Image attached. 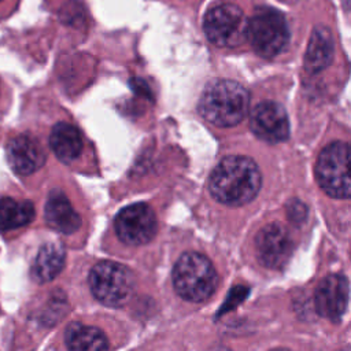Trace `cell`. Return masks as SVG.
Instances as JSON below:
<instances>
[{"mask_svg":"<svg viewBox=\"0 0 351 351\" xmlns=\"http://www.w3.org/2000/svg\"><path fill=\"white\" fill-rule=\"evenodd\" d=\"M333 55V38L330 30L325 26H318L314 29L306 56H304V67L308 73L315 74L322 71L332 60Z\"/></svg>","mask_w":351,"mask_h":351,"instance_id":"obj_14","label":"cell"},{"mask_svg":"<svg viewBox=\"0 0 351 351\" xmlns=\"http://www.w3.org/2000/svg\"><path fill=\"white\" fill-rule=\"evenodd\" d=\"M250 95L236 81L221 80L210 84L199 101V112L210 123L219 128L237 125L247 114Z\"/></svg>","mask_w":351,"mask_h":351,"instance_id":"obj_2","label":"cell"},{"mask_svg":"<svg viewBox=\"0 0 351 351\" xmlns=\"http://www.w3.org/2000/svg\"><path fill=\"white\" fill-rule=\"evenodd\" d=\"M64 251L62 245L49 243L40 248L32 266V277L37 282L53 280L64 266Z\"/></svg>","mask_w":351,"mask_h":351,"instance_id":"obj_17","label":"cell"},{"mask_svg":"<svg viewBox=\"0 0 351 351\" xmlns=\"http://www.w3.org/2000/svg\"><path fill=\"white\" fill-rule=\"evenodd\" d=\"M270 351H288L285 348H274V350H270Z\"/></svg>","mask_w":351,"mask_h":351,"instance_id":"obj_19","label":"cell"},{"mask_svg":"<svg viewBox=\"0 0 351 351\" xmlns=\"http://www.w3.org/2000/svg\"><path fill=\"white\" fill-rule=\"evenodd\" d=\"M314 304L319 315L337 322L348 304V281L343 274L325 277L315 289Z\"/></svg>","mask_w":351,"mask_h":351,"instance_id":"obj_11","label":"cell"},{"mask_svg":"<svg viewBox=\"0 0 351 351\" xmlns=\"http://www.w3.org/2000/svg\"><path fill=\"white\" fill-rule=\"evenodd\" d=\"M64 340L69 351H107L106 335L96 326L73 322L67 326Z\"/></svg>","mask_w":351,"mask_h":351,"instance_id":"obj_16","label":"cell"},{"mask_svg":"<svg viewBox=\"0 0 351 351\" xmlns=\"http://www.w3.org/2000/svg\"><path fill=\"white\" fill-rule=\"evenodd\" d=\"M45 221L58 232L70 234L81 226V217L73 208L67 196L60 191H52L45 203Z\"/></svg>","mask_w":351,"mask_h":351,"instance_id":"obj_13","label":"cell"},{"mask_svg":"<svg viewBox=\"0 0 351 351\" xmlns=\"http://www.w3.org/2000/svg\"><path fill=\"white\" fill-rule=\"evenodd\" d=\"M89 287L95 298L106 306L121 307L134 291V277L132 271L111 261H103L93 266L89 273Z\"/></svg>","mask_w":351,"mask_h":351,"instance_id":"obj_4","label":"cell"},{"mask_svg":"<svg viewBox=\"0 0 351 351\" xmlns=\"http://www.w3.org/2000/svg\"><path fill=\"white\" fill-rule=\"evenodd\" d=\"M252 133L267 143H280L288 138L289 121L285 108L274 101L256 104L250 117Z\"/></svg>","mask_w":351,"mask_h":351,"instance_id":"obj_9","label":"cell"},{"mask_svg":"<svg viewBox=\"0 0 351 351\" xmlns=\"http://www.w3.org/2000/svg\"><path fill=\"white\" fill-rule=\"evenodd\" d=\"M245 19L240 7L223 3L207 11L203 22L207 38L219 47L236 45L245 36Z\"/></svg>","mask_w":351,"mask_h":351,"instance_id":"obj_7","label":"cell"},{"mask_svg":"<svg viewBox=\"0 0 351 351\" xmlns=\"http://www.w3.org/2000/svg\"><path fill=\"white\" fill-rule=\"evenodd\" d=\"M259 262L269 269H281L292 255L293 243L287 229L280 223H269L256 236Z\"/></svg>","mask_w":351,"mask_h":351,"instance_id":"obj_10","label":"cell"},{"mask_svg":"<svg viewBox=\"0 0 351 351\" xmlns=\"http://www.w3.org/2000/svg\"><path fill=\"white\" fill-rule=\"evenodd\" d=\"M49 145L62 162L70 163L77 159L82 151V136L71 123L59 122L52 128Z\"/></svg>","mask_w":351,"mask_h":351,"instance_id":"obj_15","label":"cell"},{"mask_svg":"<svg viewBox=\"0 0 351 351\" xmlns=\"http://www.w3.org/2000/svg\"><path fill=\"white\" fill-rule=\"evenodd\" d=\"M7 160L11 169L21 176L38 170L45 162V154L40 143L29 134H18L7 144Z\"/></svg>","mask_w":351,"mask_h":351,"instance_id":"obj_12","label":"cell"},{"mask_svg":"<svg viewBox=\"0 0 351 351\" xmlns=\"http://www.w3.org/2000/svg\"><path fill=\"white\" fill-rule=\"evenodd\" d=\"M344 351H348V348H344Z\"/></svg>","mask_w":351,"mask_h":351,"instance_id":"obj_20","label":"cell"},{"mask_svg":"<svg viewBox=\"0 0 351 351\" xmlns=\"http://www.w3.org/2000/svg\"><path fill=\"white\" fill-rule=\"evenodd\" d=\"M245 37L256 53L273 58L288 43V25L277 10L258 8L245 23Z\"/></svg>","mask_w":351,"mask_h":351,"instance_id":"obj_5","label":"cell"},{"mask_svg":"<svg viewBox=\"0 0 351 351\" xmlns=\"http://www.w3.org/2000/svg\"><path fill=\"white\" fill-rule=\"evenodd\" d=\"M262 176L256 163L240 155L223 158L208 178V191L215 200L228 206H243L259 192Z\"/></svg>","mask_w":351,"mask_h":351,"instance_id":"obj_1","label":"cell"},{"mask_svg":"<svg viewBox=\"0 0 351 351\" xmlns=\"http://www.w3.org/2000/svg\"><path fill=\"white\" fill-rule=\"evenodd\" d=\"M1 1H4V0H0V3H1Z\"/></svg>","mask_w":351,"mask_h":351,"instance_id":"obj_21","label":"cell"},{"mask_svg":"<svg viewBox=\"0 0 351 351\" xmlns=\"http://www.w3.org/2000/svg\"><path fill=\"white\" fill-rule=\"evenodd\" d=\"M34 218V207L27 200L12 197L0 199V232L12 230L30 223Z\"/></svg>","mask_w":351,"mask_h":351,"instance_id":"obj_18","label":"cell"},{"mask_svg":"<svg viewBox=\"0 0 351 351\" xmlns=\"http://www.w3.org/2000/svg\"><path fill=\"white\" fill-rule=\"evenodd\" d=\"M115 232L128 245H143L154 239L158 221L154 210L145 203H134L122 208L115 217Z\"/></svg>","mask_w":351,"mask_h":351,"instance_id":"obj_8","label":"cell"},{"mask_svg":"<svg viewBox=\"0 0 351 351\" xmlns=\"http://www.w3.org/2000/svg\"><path fill=\"white\" fill-rule=\"evenodd\" d=\"M350 148L344 141H335L326 145L317 160L315 173L319 186L332 197L348 199L350 188Z\"/></svg>","mask_w":351,"mask_h":351,"instance_id":"obj_6","label":"cell"},{"mask_svg":"<svg viewBox=\"0 0 351 351\" xmlns=\"http://www.w3.org/2000/svg\"><path fill=\"white\" fill-rule=\"evenodd\" d=\"M173 284L182 299L203 302L214 293L218 276L213 263L204 255L185 252L174 265Z\"/></svg>","mask_w":351,"mask_h":351,"instance_id":"obj_3","label":"cell"}]
</instances>
